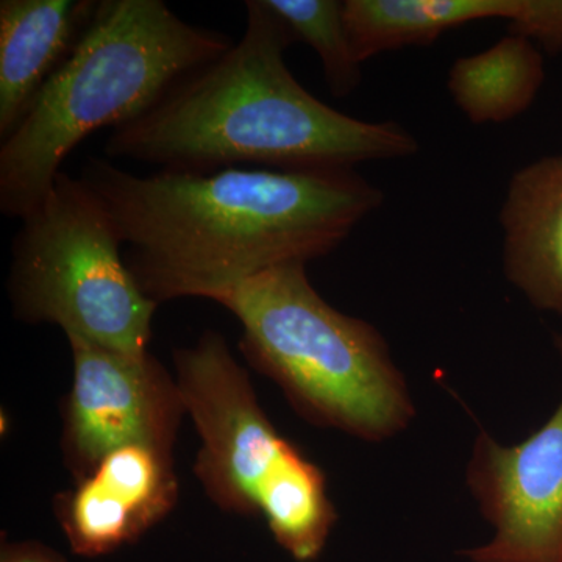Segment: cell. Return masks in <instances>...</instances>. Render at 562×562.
Here are the masks:
<instances>
[{"mask_svg": "<svg viewBox=\"0 0 562 562\" xmlns=\"http://www.w3.org/2000/svg\"><path fill=\"white\" fill-rule=\"evenodd\" d=\"M80 179L109 211L131 247L125 265L157 305L214 301L258 273L327 257L384 201L355 169L140 177L90 157Z\"/></svg>", "mask_w": 562, "mask_h": 562, "instance_id": "1", "label": "cell"}, {"mask_svg": "<svg viewBox=\"0 0 562 562\" xmlns=\"http://www.w3.org/2000/svg\"><path fill=\"white\" fill-rule=\"evenodd\" d=\"M294 43L265 0H247L241 40L114 128L103 154L160 171L210 173L238 165L351 171L419 151V140L397 122L351 117L306 91L284 60Z\"/></svg>", "mask_w": 562, "mask_h": 562, "instance_id": "2", "label": "cell"}, {"mask_svg": "<svg viewBox=\"0 0 562 562\" xmlns=\"http://www.w3.org/2000/svg\"><path fill=\"white\" fill-rule=\"evenodd\" d=\"M233 44L222 32L188 24L161 0H99L76 49L0 144V211L27 216L81 140L135 121Z\"/></svg>", "mask_w": 562, "mask_h": 562, "instance_id": "3", "label": "cell"}, {"mask_svg": "<svg viewBox=\"0 0 562 562\" xmlns=\"http://www.w3.org/2000/svg\"><path fill=\"white\" fill-rule=\"evenodd\" d=\"M213 302L235 314L239 349L306 420L382 442L416 417L382 333L325 302L303 262L258 273Z\"/></svg>", "mask_w": 562, "mask_h": 562, "instance_id": "4", "label": "cell"}, {"mask_svg": "<svg viewBox=\"0 0 562 562\" xmlns=\"http://www.w3.org/2000/svg\"><path fill=\"white\" fill-rule=\"evenodd\" d=\"M176 379L201 450L194 473L228 513L260 516L299 562L321 557L338 514L324 472L273 427L221 333L173 351Z\"/></svg>", "mask_w": 562, "mask_h": 562, "instance_id": "5", "label": "cell"}, {"mask_svg": "<svg viewBox=\"0 0 562 562\" xmlns=\"http://www.w3.org/2000/svg\"><path fill=\"white\" fill-rule=\"evenodd\" d=\"M101 199L60 172L11 246L14 317L58 325L66 336L127 355L147 353L158 305L136 283Z\"/></svg>", "mask_w": 562, "mask_h": 562, "instance_id": "6", "label": "cell"}, {"mask_svg": "<svg viewBox=\"0 0 562 562\" xmlns=\"http://www.w3.org/2000/svg\"><path fill=\"white\" fill-rule=\"evenodd\" d=\"M74 379L63 414L61 449L76 482L111 450L171 447L187 414L177 379L149 351L127 355L66 336Z\"/></svg>", "mask_w": 562, "mask_h": 562, "instance_id": "7", "label": "cell"}, {"mask_svg": "<svg viewBox=\"0 0 562 562\" xmlns=\"http://www.w3.org/2000/svg\"><path fill=\"white\" fill-rule=\"evenodd\" d=\"M562 358V336H554ZM468 486L491 541L462 550L469 562H562V398L522 442L503 446L486 431L473 442Z\"/></svg>", "mask_w": 562, "mask_h": 562, "instance_id": "8", "label": "cell"}, {"mask_svg": "<svg viewBox=\"0 0 562 562\" xmlns=\"http://www.w3.org/2000/svg\"><path fill=\"white\" fill-rule=\"evenodd\" d=\"M179 501L171 447L135 442L111 450L72 490L55 497L70 550L95 558L138 541Z\"/></svg>", "mask_w": 562, "mask_h": 562, "instance_id": "9", "label": "cell"}, {"mask_svg": "<svg viewBox=\"0 0 562 562\" xmlns=\"http://www.w3.org/2000/svg\"><path fill=\"white\" fill-rule=\"evenodd\" d=\"M98 2H0V143L20 127L47 81L76 49Z\"/></svg>", "mask_w": 562, "mask_h": 562, "instance_id": "10", "label": "cell"}, {"mask_svg": "<svg viewBox=\"0 0 562 562\" xmlns=\"http://www.w3.org/2000/svg\"><path fill=\"white\" fill-rule=\"evenodd\" d=\"M501 225L506 279L535 308L562 314V155L514 173Z\"/></svg>", "mask_w": 562, "mask_h": 562, "instance_id": "11", "label": "cell"}, {"mask_svg": "<svg viewBox=\"0 0 562 562\" xmlns=\"http://www.w3.org/2000/svg\"><path fill=\"white\" fill-rule=\"evenodd\" d=\"M527 0H346L344 21L358 61L413 46H430L469 22L516 24Z\"/></svg>", "mask_w": 562, "mask_h": 562, "instance_id": "12", "label": "cell"}, {"mask_svg": "<svg viewBox=\"0 0 562 562\" xmlns=\"http://www.w3.org/2000/svg\"><path fill=\"white\" fill-rule=\"evenodd\" d=\"M543 80L546 63L535 41L509 32L486 50L457 58L447 88L472 124H503L530 109Z\"/></svg>", "mask_w": 562, "mask_h": 562, "instance_id": "13", "label": "cell"}, {"mask_svg": "<svg viewBox=\"0 0 562 562\" xmlns=\"http://www.w3.org/2000/svg\"><path fill=\"white\" fill-rule=\"evenodd\" d=\"M283 21L295 43H305L319 57L328 90L335 98L350 95L361 85V63L351 49L339 0H265Z\"/></svg>", "mask_w": 562, "mask_h": 562, "instance_id": "14", "label": "cell"}, {"mask_svg": "<svg viewBox=\"0 0 562 562\" xmlns=\"http://www.w3.org/2000/svg\"><path fill=\"white\" fill-rule=\"evenodd\" d=\"M509 32L538 41L547 50L562 49V0H528L522 20Z\"/></svg>", "mask_w": 562, "mask_h": 562, "instance_id": "15", "label": "cell"}, {"mask_svg": "<svg viewBox=\"0 0 562 562\" xmlns=\"http://www.w3.org/2000/svg\"><path fill=\"white\" fill-rule=\"evenodd\" d=\"M0 562H66L61 553L36 541L7 542L0 550Z\"/></svg>", "mask_w": 562, "mask_h": 562, "instance_id": "16", "label": "cell"}]
</instances>
